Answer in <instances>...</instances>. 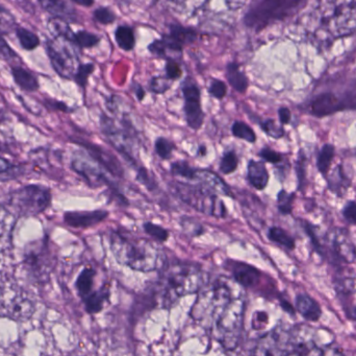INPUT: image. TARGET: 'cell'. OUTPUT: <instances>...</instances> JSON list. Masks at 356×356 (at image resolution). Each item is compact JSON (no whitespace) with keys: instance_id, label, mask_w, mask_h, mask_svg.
<instances>
[{"instance_id":"obj_1","label":"cell","mask_w":356,"mask_h":356,"mask_svg":"<svg viewBox=\"0 0 356 356\" xmlns=\"http://www.w3.org/2000/svg\"><path fill=\"white\" fill-rule=\"evenodd\" d=\"M193 309L197 320L207 321L211 336L224 348L234 349L242 332L245 303L226 282H217Z\"/></svg>"},{"instance_id":"obj_2","label":"cell","mask_w":356,"mask_h":356,"mask_svg":"<svg viewBox=\"0 0 356 356\" xmlns=\"http://www.w3.org/2000/svg\"><path fill=\"white\" fill-rule=\"evenodd\" d=\"M203 284V273L190 263H175L162 272L154 288L156 302L164 307H172L178 299L196 293Z\"/></svg>"},{"instance_id":"obj_3","label":"cell","mask_w":356,"mask_h":356,"mask_svg":"<svg viewBox=\"0 0 356 356\" xmlns=\"http://www.w3.org/2000/svg\"><path fill=\"white\" fill-rule=\"evenodd\" d=\"M303 110L319 118L341 111L356 110V82L349 79L322 84L303 104Z\"/></svg>"},{"instance_id":"obj_4","label":"cell","mask_w":356,"mask_h":356,"mask_svg":"<svg viewBox=\"0 0 356 356\" xmlns=\"http://www.w3.org/2000/svg\"><path fill=\"white\" fill-rule=\"evenodd\" d=\"M314 17L316 33L325 41L353 35L356 31V1H323L318 3Z\"/></svg>"},{"instance_id":"obj_5","label":"cell","mask_w":356,"mask_h":356,"mask_svg":"<svg viewBox=\"0 0 356 356\" xmlns=\"http://www.w3.org/2000/svg\"><path fill=\"white\" fill-rule=\"evenodd\" d=\"M112 251L119 263L135 271L147 273L162 267V253L154 245L121 231L113 234Z\"/></svg>"},{"instance_id":"obj_6","label":"cell","mask_w":356,"mask_h":356,"mask_svg":"<svg viewBox=\"0 0 356 356\" xmlns=\"http://www.w3.org/2000/svg\"><path fill=\"white\" fill-rule=\"evenodd\" d=\"M307 4L305 1L292 0H259L251 2L247 8L243 23L255 33L265 29L272 23L290 18Z\"/></svg>"},{"instance_id":"obj_7","label":"cell","mask_w":356,"mask_h":356,"mask_svg":"<svg viewBox=\"0 0 356 356\" xmlns=\"http://www.w3.org/2000/svg\"><path fill=\"white\" fill-rule=\"evenodd\" d=\"M169 189L175 198L198 212L217 219H224L227 215L225 204L219 196L209 192L200 184L170 182Z\"/></svg>"},{"instance_id":"obj_8","label":"cell","mask_w":356,"mask_h":356,"mask_svg":"<svg viewBox=\"0 0 356 356\" xmlns=\"http://www.w3.org/2000/svg\"><path fill=\"white\" fill-rule=\"evenodd\" d=\"M51 204V192L41 185H26L8 196V210L15 217H35Z\"/></svg>"},{"instance_id":"obj_9","label":"cell","mask_w":356,"mask_h":356,"mask_svg":"<svg viewBox=\"0 0 356 356\" xmlns=\"http://www.w3.org/2000/svg\"><path fill=\"white\" fill-rule=\"evenodd\" d=\"M35 309V301L24 288L10 280L0 281V317L25 321Z\"/></svg>"},{"instance_id":"obj_10","label":"cell","mask_w":356,"mask_h":356,"mask_svg":"<svg viewBox=\"0 0 356 356\" xmlns=\"http://www.w3.org/2000/svg\"><path fill=\"white\" fill-rule=\"evenodd\" d=\"M54 253L47 240L31 242L24 251L22 271L33 284H43L47 281L56 265Z\"/></svg>"},{"instance_id":"obj_11","label":"cell","mask_w":356,"mask_h":356,"mask_svg":"<svg viewBox=\"0 0 356 356\" xmlns=\"http://www.w3.org/2000/svg\"><path fill=\"white\" fill-rule=\"evenodd\" d=\"M168 29V33H163L160 39L148 45L150 54L156 58L168 60L172 59L171 54H181L184 48L194 43L198 37V31L194 27H186L179 23H172Z\"/></svg>"},{"instance_id":"obj_12","label":"cell","mask_w":356,"mask_h":356,"mask_svg":"<svg viewBox=\"0 0 356 356\" xmlns=\"http://www.w3.org/2000/svg\"><path fill=\"white\" fill-rule=\"evenodd\" d=\"M71 169L77 175L81 176L86 183L92 188H98L100 186H108L110 188L111 194L113 199L116 200L120 206H129V200L125 198L124 194L119 190L116 183L112 181L104 171L102 167H98L97 164L90 158L89 156L85 155L76 154L71 160Z\"/></svg>"},{"instance_id":"obj_13","label":"cell","mask_w":356,"mask_h":356,"mask_svg":"<svg viewBox=\"0 0 356 356\" xmlns=\"http://www.w3.org/2000/svg\"><path fill=\"white\" fill-rule=\"evenodd\" d=\"M46 49L54 71L63 79H73L79 65L75 46L63 38H54L48 40Z\"/></svg>"},{"instance_id":"obj_14","label":"cell","mask_w":356,"mask_h":356,"mask_svg":"<svg viewBox=\"0 0 356 356\" xmlns=\"http://www.w3.org/2000/svg\"><path fill=\"white\" fill-rule=\"evenodd\" d=\"M184 96V113L186 125L193 131H198L204 123L205 114L201 105V90L196 79L186 77L180 85Z\"/></svg>"},{"instance_id":"obj_15","label":"cell","mask_w":356,"mask_h":356,"mask_svg":"<svg viewBox=\"0 0 356 356\" xmlns=\"http://www.w3.org/2000/svg\"><path fill=\"white\" fill-rule=\"evenodd\" d=\"M71 140H72L73 144H79L83 150H86L88 156L98 167L104 169L106 173H111L114 177L120 178V179L124 178L125 171L122 164L110 150H106L98 144H92L91 141H88V140L81 139V138H71Z\"/></svg>"},{"instance_id":"obj_16","label":"cell","mask_w":356,"mask_h":356,"mask_svg":"<svg viewBox=\"0 0 356 356\" xmlns=\"http://www.w3.org/2000/svg\"><path fill=\"white\" fill-rule=\"evenodd\" d=\"M108 211L102 209L93 211H69L64 215V222L69 227L86 229L98 225L108 219Z\"/></svg>"},{"instance_id":"obj_17","label":"cell","mask_w":356,"mask_h":356,"mask_svg":"<svg viewBox=\"0 0 356 356\" xmlns=\"http://www.w3.org/2000/svg\"><path fill=\"white\" fill-rule=\"evenodd\" d=\"M196 181L199 182V184L202 185L203 187L207 188V190L217 194V196L234 198L232 188L228 186V184L218 173L211 171V169H198Z\"/></svg>"},{"instance_id":"obj_18","label":"cell","mask_w":356,"mask_h":356,"mask_svg":"<svg viewBox=\"0 0 356 356\" xmlns=\"http://www.w3.org/2000/svg\"><path fill=\"white\" fill-rule=\"evenodd\" d=\"M230 270H232V275H234L236 281L244 288H254L261 279V275L259 270L247 265V263H232Z\"/></svg>"},{"instance_id":"obj_19","label":"cell","mask_w":356,"mask_h":356,"mask_svg":"<svg viewBox=\"0 0 356 356\" xmlns=\"http://www.w3.org/2000/svg\"><path fill=\"white\" fill-rule=\"evenodd\" d=\"M42 8L54 16V18L62 19V20L76 22L77 13L70 2L60 1V0H46L40 2Z\"/></svg>"},{"instance_id":"obj_20","label":"cell","mask_w":356,"mask_h":356,"mask_svg":"<svg viewBox=\"0 0 356 356\" xmlns=\"http://www.w3.org/2000/svg\"><path fill=\"white\" fill-rule=\"evenodd\" d=\"M246 178L254 189L264 190L269 183V171L263 161L250 160L247 165Z\"/></svg>"},{"instance_id":"obj_21","label":"cell","mask_w":356,"mask_h":356,"mask_svg":"<svg viewBox=\"0 0 356 356\" xmlns=\"http://www.w3.org/2000/svg\"><path fill=\"white\" fill-rule=\"evenodd\" d=\"M16 221L17 217L10 210L0 206V252L10 246Z\"/></svg>"},{"instance_id":"obj_22","label":"cell","mask_w":356,"mask_h":356,"mask_svg":"<svg viewBox=\"0 0 356 356\" xmlns=\"http://www.w3.org/2000/svg\"><path fill=\"white\" fill-rule=\"evenodd\" d=\"M226 79L234 91L241 94L246 93L249 87L248 77L244 71L241 70V66L238 62L232 61L226 65Z\"/></svg>"},{"instance_id":"obj_23","label":"cell","mask_w":356,"mask_h":356,"mask_svg":"<svg viewBox=\"0 0 356 356\" xmlns=\"http://www.w3.org/2000/svg\"><path fill=\"white\" fill-rule=\"evenodd\" d=\"M296 307L301 316L309 321H318L321 317L319 304L307 295H299L297 297Z\"/></svg>"},{"instance_id":"obj_24","label":"cell","mask_w":356,"mask_h":356,"mask_svg":"<svg viewBox=\"0 0 356 356\" xmlns=\"http://www.w3.org/2000/svg\"><path fill=\"white\" fill-rule=\"evenodd\" d=\"M13 79L15 83L26 92H35L39 89V82L33 73L20 66L12 67Z\"/></svg>"},{"instance_id":"obj_25","label":"cell","mask_w":356,"mask_h":356,"mask_svg":"<svg viewBox=\"0 0 356 356\" xmlns=\"http://www.w3.org/2000/svg\"><path fill=\"white\" fill-rule=\"evenodd\" d=\"M108 297H110V288L108 286H102L99 290L92 293L83 300L88 313H99L104 309V305L108 301Z\"/></svg>"},{"instance_id":"obj_26","label":"cell","mask_w":356,"mask_h":356,"mask_svg":"<svg viewBox=\"0 0 356 356\" xmlns=\"http://www.w3.org/2000/svg\"><path fill=\"white\" fill-rule=\"evenodd\" d=\"M115 40L121 49L131 52L136 46V35L133 27L129 25H119L115 31Z\"/></svg>"},{"instance_id":"obj_27","label":"cell","mask_w":356,"mask_h":356,"mask_svg":"<svg viewBox=\"0 0 356 356\" xmlns=\"http://www.w3.org/2000/svg\"><path fill=\"white\" fill-rule=\"evenodd\" d=\"M96 272L91 268H86L81 275L77 278L76 288L79 296L83 300H85L88 296L93 293L94 278H95Z\"/></svg>"},{"instance_id":"obj_28","label":"cell","mask_w":356,"mask_h":356,"mask_svg":"<svg viewBox=\"0 0 356 356\" xmlns=\"http://www.w3.org/2000/svg\"><path fill=\"white\" fill-rule=\"evenodd\" d=\"M196 167H191L190 163L186 160H178L170 165V173L173 177L182 178L188 181H196Z\"/></svg>"},{"instance_id":"obj_29","label":"cell","mask_w":356,"mask_h":356,"mask_svg":"<svg viewBox=\"0 0 356 356\" xmlns=\"http://www.w3.org/2000/svg\"><path fill=\"white\" fill-rule=\"evenodd\" d=\"M334 157V146L332 144H325L318 155L317 167L320 173L325 178H327L328 173H330Z\"/></svg>"},{"instance_id":"obj_30","label":"cell","mask_w":356,"mask_h":356,"mask_svg":"<svg viewBox=\"0 0 356 356\" xmlns=\"http://www.w3.org/2000/svg\"><path fill=\"white\" fill-rule=\"evenodd\" d=\"M232 133L234 137L245 140L248 144H253L257 141V137L254 130L247 125L244 121H236L232 125Z\"/></svg>"},{"instance_id":"obj_31","label":"cell","mask_w":356,"mask_h":356,"mask_svg":"<svg viewBox=\"0 0 356 356\" xmlns=\"http://www.w3.org/2000/svg\"><path fill=\"white\" fill-rule=\"evenodd\" d=\"M16 37L20 43L23 49L31 52L35 49L40 45V39L35 33L24 29V27L18 26L16 29Z\"/></svg>"},{"instance_id":"obj_32","label":"cell","mask_w":356,"mask_h":356,"mask_svg":"<svg viewBox=\"0 0 356 356\" xmlns=\"http://www.w3.org/2000/svg\"><path fill=\"white\" fill-rule=\"evenodd\" d=\"M100 40L102 39L96 33H90L88 31H79L73 36L72 44L75 47L83 49V48L95 47L99 44Z\"/></svg>"},{"instance_id":"obj_33","label":"cell","mask_w":356,"mask_h":356,"mask_svg":"<svg viewBox=\"0 0 356 356\" xmlns=\"http://www.w3.org/2000/svg\"><path fill=\"white\" fill-rule=\"evenodd\" d=\"M137 176H136V180L139 182L141 185H143L148 192H156L159 189L158 181H156V177L154 173L149 171L146 167L140 165L137 169Z\"/></svg>"},{"instance_id":"obj_34","label":"cell","mask_w":356,"mask_h":356,"mask_svg":"<svg viewBox=\"0 0 356 356\" xmlns=\"http://www.w3.org/2000/svg\"><path fill=\"white\" fill-rule=\"evenodd\" d=\"M327 180L328 183H330V189H332L334 194H338L339 196H342L343 192L350 185V184H349V180L347 179L346 175H345L344 171H343L342 167H337L336 171L332 173L330 179Z\"/></svg>"},{"instance_id":"obj_35","label":"cell","mask_w":356,"mask_h":356,"mask_svg":"<svg viewBox=\"0 0 356 356\" xmlns=\"http://www.w3.org/2000/svg\"><path fill=\"white\" fill-rule=\"evenodd\" d=\"M270 240L284 247V248L293 250L295 248V242L292 236L280 227H272L268 233Z\"/></svg>"},{"instance_id":"obj_36","label":"cell","mask_w":356,"mask_h":356,"mask_svg":"<svg viewBox=\"0 0 356 356\" xmlns=\"http://www.w3.org/2000/svg\"><path fill=\"white\" fill-rule=\"evenodd\" d=\"M238 157L234 150L224 153L219 163V169L223 175H232L238 167Z\"/></svg>"},{"instance_id":"obj_37","label":"cell","mask_w":356,"mask_h":356,"mask_svg":"<svg viewBox=\"0 0 356 356\" xmlns=\"http://www.w3.org/2000/svg\"><path fill=\"white\" fill-rule=\"evenodd\" d=\"M175 144L171 140L165 137H159L154 141V152L162 160H169L172 157Z\"/></svg>"},{"instance_id":"obj_38","label":"cell","mask_w":356,"mask_h":356,"mask_svg":"<svg viewBox=\"0 0 356 356\" xmlns=\"http://www.w3.org/2000/svg\"><path fill=\"white\" fill-rule=\"evenodd\" d=\"M294 192L289 194L286 190L282 189L277 194V208L282 215H291L293 210V204H294Z\"/></svg>"},{"instance_id":"obj_39","label":"cell","mask_w":356,"mask_h":356,"mask_svg":"<svg viewBox=\"0 0 356 356\" xmlns=\"http://www.w3.org/2000/svg\"><path fill=\"white\" fill-rule=\"evenodd\" d=\"M95 70V65L93 63H86V64H79L77 67L76 72H75L73 79L76 82L79 87L85 89L87 87L88 79L90 75Z\"/></svg>"},{"instance_id":"obj_40","label":"cell","mask_w":356,"mask_h":356,"mask_svg":"<svg viewBox=\"0 0 356 356\" xmlns=\"http://www.w3.org/2000/svg\"><path fill=\"white\" fill-rule=\"evenodd\" d=\"M93 18L96 22L102 25L112 24L116 21L117 16L110 6H99L94 10Z\"/></svg>"},{"instance_id":"obj_41","label":"cell","mask_w":356,"mask_h":356,"mask_svg":"<svg viewBox=\"0 0 356 356\" xmlns=\"http://www.w3.org/2000/svg\"><path fill=\"white\" fill-rule=\"evenodd\" d=\"M172 87V81L167 79L163 75H154L150 79L149 89L150 91L156 94H165Z\"/></svg>"},{"instance_id":"obj_42","label":"cell","mask_w":356,"mask_h":356,"mask_svg":"<svg viewBox=\"0 0 356 356\" xmlns=\"http://www.w3.org/2000/svg\"><path fill=\"white\" fill-rule=\"evenodd\" d=\"M143 229L148 235L152 236V238L159 240V242H164L169 238L168 230L165 229L162 226L152 223V222L144 223Z\"/></svg>"},{"instance_id":"obj_43","label":"cell","mask_w":356,"mask_h":356,"mask_svg":"<svg viewBox=\"0 0 356 356\" xmlns=\"http://www.w3.org/2000/svg\"><path fill=\"white\" fill-rule=\"evenodd\" d=\"M259 127L268 136L274 138V139H280V138L284 137V133H286L284 127L282 125H277L274 119H266V121H261Z\"/></svg>"},{"instance_id":"obj_44","label":"cell","mask_w":356,"mask_h":356,"mask_svg":"<svg viewBox=\"0 0 356 356\" xmlns=\"http://www.w3.org/2000/svg\"><path fill=\"white\" fill-rule=\"evenodd\" d=\"M16 25V20H15L12 13L0 4V31L2 33H8L13 29L16 31L17 27H18Z\"/></svg>"},{"instance_id":"obj_45","label":"cell","mask_w":356,"mask_h":356,"mask_svg":"<svg viewBox=\"0 0 356 356\" xmlns=\"http://www.w3.org/2000/svg\"><path fill=\"white\" fill-rule=\"evenodd\" d=\"M209 93L216 100H222L227 95V85L221 79H213L209 86Z\"/></svg>"},{"instance_id":"obj_46","label":"cell","mask_w":356,"mask_h":356,"mask_svg":"<svg viewBox=\"0 0 356 356\" xmlns=\"http://www.w3.org/2000/svg\"><path fill=\"white\" fill-rule=\"evenodd\" d=\"M0 59L3 60L4 62L10 63V64L18 61V56L13 50V48L6 43L3 38V33L1 31H0Z\"/></svg>"},{"instance_id":"obj_47","label":"cell","mask_w":356,"mask_h":356,"mask_svg":"<svg viewBox=\"0 0 356 356\" xmlns=\"http://www.w3.org/2000/svg\"><path fill=\"white\" fill-rule=\"evenodd\" d=\"M165 72H166V75H165V77H166L167 79L175 82L182 77L184 71H182L181 66H180L177 60L168 59V60H166V65H165Z\"/></svg>"},{"instance_id":"obj_48","label":"cell","mask_w":356,"mask_h":356,"mask_svg":"<svg viewBox=\"0 0 356 356\" xmlns=\"http://www.w3.org/2000/svg\"><path fill=\"white\" fill-rule=\"evenodd\" d=\"M259 156L265 162L272 163V164H277V163L282 161V155L274 150L273 148H269V146H264L263 148H261Z\"/></svg>"},{"instance_id":"obj_49","label":"cell","mask_w":356,"mask_h":356,"mask_svg":"<svg viewBox=\"0 0 356 356\" xmlns=\"http://www.w3.org/2000/svg\"><path fill=\"white\" fill-rule=\"evenodd\" d=\"M343 215L349 224L356 225V202L355 201L347 203L346 206L343 209Z\"/></svg>"},{"instance_id":"obj_50","label":"cell","mask_w":356,"mask_h":356,"mask_svg":"<svg viewBox=\"0 0 356 356\" xmlns=\"http://www.w3.org/2000/svg\"><path fill=\"white\" fill-rule=\"evenodd\" d=\"M181 225L191 226L192 228V234L191 235L193 236H198L201 235V234L204 232V229H203L202 226L198 223V222L194 221V219H188V217H184L182 219Z\"/></svg>"},{"instance_id":"obj_51","label":"cell","mask_w":356,"mask_h":356,"mask_svg":"<svg viewBox=\"0 0 356 356\" xmlns=\"http://www.w3.org/2000/svg\"><path fill=\"white\" fill-rule=\"evenodd\" d=\"M131 91H133L134 95L137 98L138 102H141L142 100L145 98L146 92L145 89H144L143 86L141 84L138 83V82H133L131 86Z\"/></svg>"},{"instance_id":"obj_52","label":"cell","mask_w":356,"mask_h":356,"mask_svg":"<svg viewBox=\"0 0 356 356\" xmlns=\"http://www.w3.org/2000/svg\"><path fill=\"white\" fill-rule=\"evenodd\" d=\"M278 116H280V125H289L292 119V113H291L290 109L282 107L278 109Z\"/></svg>"},{"instance_id":"obj_53","label":"cell","mask_w":356,"mask_h":356,"mask_svg":"<svg viewBox=\"0 0 356 356\" xmlns=\"http://www.w3.org/2000/svg\"><path fill=\"white\" fill-rule=\"evenodd\" d=\"M12 169V164L6 159L0 157V173H8Z\"/></svg>"},{"instance_id":"obj_54","label":"cell","mask_w":356,"mask_h":356,"mask_svg":"<svg viewBox=\"0 0 356 356\" xmlns=\"http://www.w3.org/2000/svg\"><path fill=\"white\" fill-rule=\"evenodd\" d=\"M255 317H257V319L252 321V326L257 323H259L261 325V324H267L268 316L265 313H257ZM261 325H259V328H261Z\"/></svg>"},{"instance_id":"obj_55","label":"cell","mask_w":356,"mask_h":356,"mask_svg":"<svg viewBox=\"0 0 356 356\" xmlns=\"http://www.w3.org/2000/svg\"><path fill=\"white\" fill-rule=\"evenodd\" d=\"M73 3L79 4V6H87V8H89V6H93L94 1H79V0H75V1H73Z\"/></svg>"},{"instance_id":"obj_56","label":"cell","mask_w":356,"mask_h":356,"mask_svg":"<svg viewBox=\"0 0 356 356\" xmlns=\"http://www.w3.org/2000/svg\"><path fill=\"white\" fill-rule=\"evenodd\" d=\"M207 146H204V144H201V146H199L198 148V155H200V156H205L207 155Z\"/></svg>"}]
</instances>
